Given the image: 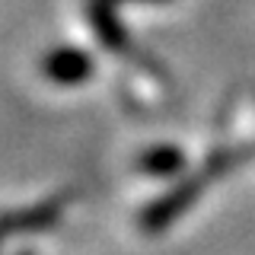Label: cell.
<instances>
[{
  "mask_svg": "<svg viewBox=\"0 0 255 255\" xmlns=\"http://www.w3.org/2000/svg\"><path fill=\"white\" fill-rule=\"evenodd\" d=\"M246 156H249V150H217V153L207 159L198 172H191L188 179H179L166 195H159L156 201L140 214V227L147 230V233H159V230H166L172 220H179L182 214L198 201V195L211 185L214 175H220L227 166H236L239 159H246Z\"/></svg>",
  "mask_w": 255,
  "mask_h": 255,
  "instance_id": "obj_1",
  "label": "cell"
},
{
  "mask_svg": "<svg viewBox=\"0 0 255 255\" xmlns=\"http://www.w3.org/2000/svg\"><path fill=\"white\" fill-rule=\"evenodd\" d=\"M42 74L51 80V83H61V86H77V83H86L93 77V58L83 51V48H54L51 54L42 61Z\"/></svg>",
  "mask_w": 255,
  "mask_h": 255,
  "instance_id": "obj_2",
  "label": "cell"
},
{
  "mask_svg": "<svg viewBox=\"0 0 255 255\" xmlns=\"http://www.w3.org/2000/svg\"><path fill=\"white\" fill-rule=\"evenodd\" d=\"M64 211V198H51V201H42L29 211H13L6 214L3 230L6 236H19V233H38V230H48L51 223H58Z\"/></svg>",
  "mask_w": 255,
  "mask_h": 255,
  "instance_id": "obj_3",
  "label": "cell"
},
{
  "mask_svg": "<svg viewBox=\"0 0 255 255\" xmlns=\"http://www.w3.org/2000/svg\"><path fill=\"white\" fill-rule=\"evenodd\" d=\"M90 22H93L96 38L106 48H112L115 54H128L125 48H131V42H128V35L122 32V26H118L115 13H112V3H106V0H90Z\"/></svg>",
  "mask_w": 255,
  "mask_h": 255,
  "instance_id": "obj_4",
  "label": "cell"
},
{
  "mask_svg": "<svg viewBox=\"0 0 255 255\" xmlns=\"http://www.w3.org/2000/svg\"><path fill=\"white\" fill-rule=\"evenodd\" d=\"M137 166L143 172H150V175H175L182 166H185V156H182V150L172 147V143H159V147L143 150Z\"/></svg>",
  "mask_w": 255,
  "mask_h": 255,
  "instance_id": "obj_5",
  "label": "cell"
},
{
  "mask_svg": "<svg viewBox=\"0 0 255 255\" xmlns=\"http://www.w3.org/2000/svg\"><path fill=\"white\" fill-rule=\"evenodd\" d=\"M106 3H118V0H106ZM153 3H163V0H153Z\"/></svg>",
  "mask_w": 255,
  "mask_h": 255,
  "instance_id": "obj_6",
  "label": "cell"
},
{
  "mask_svg": "<svg viewBox=\"0 0 255 255\" xmlns=\"http://www.w3.org/2000/svg\"><path fill=\"white\" fill-rule=\"evenodd\" d=\"M16 255H32V252H16Z\"/></svg>",
  "mask_w": 255,
  "mask_h": 255,
  "instance_id": "obj_7",
  "label": "cell"
}]
</instances>
